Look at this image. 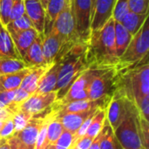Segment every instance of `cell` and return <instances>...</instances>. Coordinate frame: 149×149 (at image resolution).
Returning <instances> with one entry per match:
<instances>
[{
    "label": "cell",
    "mask_w": 149,
    "mask_h": 149,
    "mask_svg": "<svg viewBox=\"0 0 149 149\" xmlns=\"http://www.w3.org/2000/svg\"><path fill=\"white\" fill-rule=\"evenodd\" d=\"M106 132L100 142V149H123L118 139L116 138L113 130L110 127L106 118Z\"/></svg>",
    "instance_id": "28"
},
{
    "label": "cell",
    "mask_w": 149,
    "mask_h": 149,
    "mask_svg": "<svg viewBox=\"0 0 149 149\" xmlns=\"http://www.w3.org/2000/svg\"><path fill=\"white\" fill-rule=\"evenodd\" d=\"M52 65H43L38 67H31L30 72L23 79L20 87L21 89L27 92L29 94H32L36 92L38 84L42 78V76L46 72V71Z\"/></svg>",
    "instance_id": "18"
},
{
    "label": "cell",
    "mask_w": 149,
    "mask_h": 149,
    "mask_svg": "<svg viewBox=\"0 0 149 149\" xmlns=\"http://www.w3.org/2000/svg\"><path fill=\"white\" fill-rule=\"evenodd\" d=\"M67 43L68 42H66L60 35L54 31H51L49 34L43 37L42 52L47 65L54 64L58 52L62 49L63 45Z\"/></svg>",
    "instance_id": "12"
},
{
    "label": "cell",
    "mask_w": 149,
    "mask_h": 149,
    "mask_svg": "<svg viewBox=\"0 0 149 149\" xmlns=\"http://www.w3.org/2000/svg\"><path fill=\"white\" fill-rule=\"evenodd\" d=\"M98 108H93L87 111L84 112H79V113H63L56 116H49L50 118H54L59 120V122L62 124L65 130L72 133L76 134L80 126L83 124L85 120L93 112H95Z\"/></svg>",
    "instance_id": "13"
},
{
    "label": "cell",
    "mask_w": 149,
    "mask_h": 149,
    "mask_svg": "<svg viewBox=\"0 0 149 149\" xmlns=\"http://www.w3.org/2000/svg\"><path fill=\"white\" fill-rule=\"evenodd\" d=\"M93 139H91L86 135L83 137H80L79 139L77 140V141L74 144V148L75 149H89V147L92 143V141Z\"/></svg>",
    "instance_id": "41"
},
{
    "label": "cell",
    "mask_w": 149,
    "mask_h": 149,
    "mask_svg": "<svg viewBox=\"0 0 149 149\" xmlns=\"http://www.w3.org/2000/svg\"><path fill=\"white\" fill-rule=\"evenodd\" d=\"M129 11L128 0H117L113 11V17L116 22H121L125 15Z\"/></svg>",
    "instance_id": "32"
},
{
    "label": "cell",
    "mask_w": 149,
    "mask_h": 149,
    "mask_svg": "<svg viewBox=\"0 0 149 149\" xmlns=\"http://www.w3.org/2000/svg\"><path fill=\"white\" fill-rule=\"evenodd\" d=\"M106 132V122H104V125H103V127L102 129L100 131V133L93 138V140L92 141V143L89 147V149H100V142H101V140L104 136V134Z\"/></svg>",
    "instance_id": "42"
},
{
    "label": "cell",
    "mask_w": 149,
    "mask_h": 149,
    "mask_svg": "<svg viewBox=\"0 0 149 149\" xmlns=\"http://www.w3.org/2000/svg\"><path fill=\"white\" fill-rule=\"evenodd\" d=\"M69 149H75V148H74V147H72L71 148H69Z\"/></svg>",
    "instance_id": "47"
},
{
    "label": "cell",
    "mask_w": 149,
    "mask_h": 149,
    "mask_svg": "<svg viewBox=\"0 0 149 149\" xmlns=\"http://www.w3.org/2000/svg\"><path fill=\"white\" fill-rule=\"evenodd\" d=\"M13 0H0V23L6 26L10 23Z\"/></svg>",
    "instance_id": "33"
},
{
    "label": "cell",
    "mask_w": 149,
    "mask_h": 149,
    "mask_svg": "<svg viewBox=\"0 0 149 149\" xmlns=\"http://www.w3.org/2000/svg\"><path fill=\"white\" fill-rule=\"evenodd\" d=\"M85 51L86 44L79 42L73 45L65 53L56 58L55 62L59 63L58 79L55 86L57 100L61 99L76 78L87 69Z\"/></svg>",
    "instance_id": "2"
},
{
    "label": "cell",
    "mask_w": 149,
    "mask_h": 149,
    "mask_svg": "<svg viewBox=\"0 0 149 149\" xmlns=\"http://www.w3.org/2000/svg\"><path fill=\"white\" fill-rule=\"evenodd\" d=\"M48 119V124L46 127V138H45V147L47 148L50 144L54 143L64 131V127L58 120L54 118H50L46 115Z\"/></svg>",
    "instance_id": "26"
},
{
    "label": "cell",
    "mask_w": 149,
    "mask_h": 149,
    "mask_svg": "<svg viewBox=\"0 0 149 149\" xmlns=\"http://www.w3.org/2000/svg\"><path fill=\"white\" fill-rule=\"evenodd\" d=\"M27 67V65L22 59L0 58V75L12 73Z\"/></svg>",
    "instance_id": "27"
},
{
    "label": "cell",
    "mask_w": 149,
    "mask_h": 149,
    "mask_svg": "<svg viewBox=\"0 0 149 149\" xmlns=\"http://www.w3.org/2000/svg\"><path fill=\"white\" fill-rule=\"evenodd\" d=\"M31 118L32 116L31 114L21 110H17L16 113H13L12 120L14 124V136L16 135L17 133H18L26 126V124Z\"/></svg>",
    "instance_id": "31"
},
{
    "label": "cell",
    "mask_w": 149,
    "mask_h": 149,
    "mask_svg": "<svg viewBox=\"0 0 149 149\" xmlns=\"http://www.w3.org/2000/svg\"><path fill=\"white\" fill-rule=\"evenodd\" d=\"M117 68L100 69L92 79L88 89V99L96 100L105 96H113L116 88Z\"/></svg>",
    "instance_id": "5"
},
{
    "label": "cell",
    "mask_w": 149,
    "mask_h": 149,
    "mask_svg": "<svg viewBox=\"0 0 149 149\" xmlns=\"http://www.w3.org/2000/svg\"><path fill=\"white\" fill-rule=\"evenodd\" d=\"M140 128L141 139L145 149H148L149 143V122L141 114H140Z\"/></svg>",
    "instance_id": "37"
},
{
    "label": "cell",
    "mask_w": 149,
    "mask_h": 149,
    "mask_svg": "<svg viewBox=\"0 0 149 149\" xmlns=\"http://www.w3.org/2000/svg\"><path fill=\"white\" fill-rule=\"evenodd\" d=\"M140 113L149 121V95L142 98L137 104H136Z\"/></svg>",
    "instance_id": "40"
},
{
    "label": "cell",
    "mask_w": 149,
    "mask_h": 149,
    "mask_svg": "<svg viewBox=\"0 0 149 149\" xmlns=\"http://www.w3.org/2000/svg\"><path fill=\"white\" fill-rule=\"evenodd\" d=\"M72 3L73 0H65V5L58 15L51 31L60 35L68 43L80 42L76 31Z\"/></svg>",
    "instance_id": "6"
},
{
    "label": "cell",
    "mask_w": 149,
    "mask_h": 149,
    "mask_svg": "<svg viewBox=\"0 0 149 149\" xmlns=\"http://www.w3.org/2000/svg\"><path fill=\"white\" fill-rule=\"evenodd\" d=\"M44 124V118H36L32 117L26 126L16 134L17 137L27 148V149H34L35 143L40 131L42 125Z\"/></svg>",
    "instance_id": "15"
},
{
    "label": "cell",
    "mask_w": 149,
    "mask_h": 149,
    "mask_svg": "<svg viewBox=\"0 0 149 149\" xmlns=\"http://www.w3.org/2000/svg\"><path fill=\"white\" fill-rule=\"evenodd\" d=\"M10 149H27L25 145L16 136H13L8 140Z\"/></svg>",
    "instance_id": "43"
},
{
    "label": "cell",
    "mask_w": 149,
    "mask_h": 149,
    "mask_svg": "<svg viewBox=\"0 0 149 149\" xmlns=\"http://www.w3.org/2000/svg\"><path fill=\"white\" fill-rule=\"evenodd\" d=\"M78 138L76 134L64 129L58 139L52 144H50L46 149H69L74 146Z\"/></svg>",
    "instance_id": "29"
},
{
    "label": "cell",
    "mask_w": 149,
    "mask_h": 149,
    "mask_svg": "<svg viewBox=\"0 0 149 149\" xmlns=\"http://www.w3.org/2000/svg\"><path fill=\"white\" fill-rule=\"evenodd\" d=\"M48 124V119L44 118V124L42 125L40 131L38 133L34 149H46L45 147V138H46V127Z\"/></svg>",
    "instance_id": "38"
},
{
    "label": "cell",
    "mask_w": 149,
    "mask_h": 149,
    "mask_svg": "<svg viewBox=\"0 0 149 149\" xmlns=\"http://www.w3.org/2000/svg\"><path fill=\"white\" fill-rule=\"evenodd\" d=\"M149 23L148 18L144 22L141 28L133 36L130 43L123 54L119 58V64L116 67H131L148 56Z\"/></svg>",
    "instance_id": "4"
},
{
    "label": "cell",
    "mask_w": 149,
    "mask_h": 149,
    "mask_svg": "<svg viewBox=\"0 0 149 149\" xmlns=\"http://www.w3.org/2000/svg\"><path fill=\"white\" fill-rule=\"evenodd\" d=\"M148 18V13L146 14H137L132 11H128L120 24L134 36L143 25L144 22Z\"/></svg>",
    "instance_id": "23"
},
{
    "label": "cell",
    "mask_w": 149,
    "mask_h": 149,
    "mask_svg": "<svg viewBox=\"0 0 149 149\" xmlns=\"http://www.w3.org/2000/svg\"><path fill=\"white\" fill-rule=\"evenodd\" d=\"M3 120H0V130H1V127H2V126H3Z\"/></svg>",
    "instance_id": "46"
},
{
    "label": "cell",
    "mask_w": 149,
    "mask_h": 149,
    "mask_svg": "<svg viewBox=\"0 0 149 149\" xmlns=\"http://www.w3.org/2000/svg\"><path fill=\"white\" fill-rule=\"evenodd\" d=\"M24 15H25L24 0H13L10 16V22L17 19Z\"/></svg>",
    "instance_id": "35"
},
{
    "label": "cell",
    "mask_w": 149,
    "mask_h": 149,
    "mask_svg": "<svg viewBox=\"0 0 149 149\" xmlns=\"http://www.w3.org/2000/svg\"><path fill=\"white\" fill-rule=\"evenodd\" d=\"M43 34H39L32 44L28 48L24 57L23 58V61L27 65L28 67H38L43 65H47L42 52V40Z\"/></svg>",
    "instance_id": "16"
},
{
    "label": "cell",
    "mask_w": 149,
    "mask_h": 149,
    "mask_svg": "<svg viewBox=\"0 0 149 149\" xmlns=\"http://www.w3.org/2000/svg\"><path fill=\"white\" fill-rule=\"evenodd\" d=\"M0 149H10L8 140L0 138Z\"/></svg>",
    "instance_id": "44"
},
{
    "label": "cell",
    "mask_w": 149,
    "mask_h": 149,
    "mask_svg": "<svg viewBox=\"0 0 149 149\" xmlns=\"http://www.w3.org/2000/svg\"><path fill=\"white\" fill-rule=\"evenodd\" d=\"M65 0H50L45 9V30L44 36L50 33L52 29L53 24L63 9Z\"/></svg>",
    "instance_id": "22"
},
{
    "label": "cell",
    "mask_w": 149,
    "mask_h": 149,
    "mask_svg": "<svg viewBox=\"0 0 149 149\" xmlns=\"http://www.w3.org/2000/svg\"><path fill=\"white\" fill-rule=\"evenodd\" d=\"M85 58L87 68L116 67L119 57L115 46V20L112 17L100 29L91 31L86 43Z\"/></svg>",
    "instance_id": "1"
},
{
    "label": "cell",
    "mask_w": 149,
    "mask_h": 149,
    "mask_svg": "<svg viewBox=\"0 0 149 149\" xmlns=\"http://www.w3.org/2000/svg\"><path fill=\"white\" fill-rule=\"evenodd\" d=\"M93 2H94V0H93Z\"/></svg>",
    "instance_id": "48"
},
{
    "label": "cell",
    "mask_w": 149,
    "mask_h": 149,
    "mask_svg": "<svg viewBox=\"0 0 149 149\" xmlns=\"http://www.w3.org/2000/svg\"><path fill=\"white\" fill-rule=\"evenodd\" d=\"M39 1H40V3H41L42 6L44 7V9L45 10V9H46V7H47V5H48V3L50 2V0H39Z\"/></svg>",
    "instance_id": "45"
},
{
    "label": "cell",
    "mask_w": 149,
    "mask_h": 149,
    "mask_svg": "<svg viewBox=\"0 0 149 149\" xmlns=\"http://www.w3.org/2000/svg\"><path fill=\"white\" fill-rule=\"evenodd\" d=\"M100 69H90L87 68L82 72L76 79L72 83L71 86L67 90L66 93L59 100H57L55 103L58 105H64L69 102L84 100L88 99V89L90 83L93 77L99 72Z\"/></svg>",
    "instance_id": "7"
},
{
    "label": "cell",
    "mask_w": 149,
    "mask_h": 149,
    "mask_svg": "<svg viewBox=\"0 0 149 149\" xmlns=\"http://www.w3.org/2000/svg\"><path fill=\"white\" fill-rule=\"evenodd\" d=\"M5 27L8 31H21L33 28L32 24L26 14L16 20L10 21Z\"/></svg>",
    "instance_id": "30"
},
{
    "label": "cell",
    "mask_w": 149,
    "mask_h": 149,
    "mask_svg": "<svg viewBox=\"0 0 149 149\" xmlns=\"http://www.w3.org/2000/svg\"><path fill=\"white\" fill-rule=\"evenodd\" d=\"M30 70L31 67H27L12 73L0 75V91H10L18 89L23 79L28 74Z\"/></svg>",
    "instance_id": "21"
},
{
    "label": "cell",
    "mask_w": 149,
    "mask_h": 149,
    "mask_svg": "<svg viewBox=\"0 0 149 149\" xmlns=\"http://www.w3.org/2000/svg\"><path fill=\"white\" fill-rule=\"evenodd\" d=\"M105 120H106V108L97 109L85 135L91 139H93L102 129Z\"/></svg>",
    "instance_id": "25"
},
{
    "label": "cell",
    "mask_w": 149,
    "mask_h": 149,
    "mask_svg": "<svg viewBox=\"0 0 149 149\" xmlns=\"http://www.w3.org/2000/svg\"><path fill=\"white\" fill-rule=\"evenodd\" d=\"M12 115L9 116L3 120V126L0 130V138L9 140L10 138L14 136V124H13Z\"/></svg>",
    "instance_id": "36"
},
{
    "label": "cell",
    "mask_w": 149,
    "mask_h": 149,
    "mask_svg": "<svg viewBox=\"0 0 149 149\" xmlns=\"http://www.w3.org/2000/svg\"><path fill=\"white\" fill-rule=\"evenodd\" d=\"M125 100L126 97L114 92L106 108V118L113 131L118 127L124 118L126 112Z\"/></svg>",
    "instance_id": "11"
},
{
    "label": "cell",
    "mask_w": 149,
    "mask_h": 149,
    "mask_svg": "<svg viewBox=\"0 0 149 149\" xmlns=\"http://www.w3.org/2000/svg\"><path fill=\"white\" fill-rule=\"evenodd\" d=\"M72 7L77 35L79 41L86 44L91 33L93 0H73Z\"/></svg>",
    "instance_id": "8"
},
{
    "label": "cell",
    "mask_w": 149,
    "mask_h": 149,
    "mask_svg": "<svg viewBox=\"0 0 149 149\" xmlns=\"http://www.w3.org/2000/svg\"><path fill=\"white\" fill-rule=\"evenodd\" d=\"M117 0H94L91 31L100 29L113 16Z\"/></svg>",
    "instance_id": "10"
},
{
    "label": "cell",
    "mask_w": 149,
    "mask_h": 149,
    "mask_svg": "<svg viewBox=\"0 0 149 149\" xmlns=\"http://www.w3.org/2000/svg\"><path fill=\"white\" fill-rule=\"evenodd\" d=\"M125 115L113 131L123 149H145L141 139L140 112L135 103L126 98Z\"/></svg>",
    "instance_id": "3"
},
{
    "label": "cell",
    "mask_w": 149,
    "mask_h": 149,
    "mask_svg": "<svg viewBox=\"0 0 149 149\" xmlns=\"http://www.w3.org/2000/svg\"><path fill=\"white\" fill-rule=\"evenodd\" d=\"M57 100V92L45 93H34L31 94L19 107L17 110L24 111L32 117L48 109Z\"/></svg>",
    "instance_id": "9"
},
{
    "label": "cell",
    "mask_w": 149,
    "mask_h": 149,
    "mask_svg": "<svg viewBox=\"0 0 149 149\" xmlns=\"http://www.w3.org/2000/svg\"><path fill=\"white\" fill-rule=\"evenodd\" d=\"M0 58L21 59L13 39L4 25L0 23Z\"/></svg>",
    "instance_id": "20"
},
{
    "label": "cell",
    "mask_w": 149,
    "mask_h": 149,
    "mask_svg": "<svg viewBox=\"0 0 149 149\" xmlns=\"http://www.w3.org/2000/svg\"><path fill=\"white\" fill-rule=\"evenodd\" d=\"M9 33L10 34L13 39L14 45L22 60L30 45L39 35L34 28H31L21 31H9Z\"/></svg>",
    "instance_id": "17"
},
{
    "label": "cell",
    "mask_w": 149,
    "mask_h": 149,
    "mask_svg": "<svg viewBox=\"0 0 149 149\" xmlns=\"http://www.w3.org/2000/svg\"><path fill=\"white\" fill-rule=\"evenodd\" d=\"M25 14L38 34L44 35L45 10L39 0H24Z\"/></svg>",
    "instance_id": "14"
},
{
    "label": "cell",
    "mask_w": 149,
    "mask_h": 149,
    "mask_svg": "<svg viewBox=\"0 0 149 149\" xmlns=\"http://www.w3.org/2000/svg\"><path fill=\"white\" fill-rule=\"evenodd\" d=\"M16 90L0 91V108H8L13 102Z\"/></svg>",
    "instance_id": "39"
},
{
    "label": "cell",
    "mask_w": 149,
    "mask_h": 149,
    "mask_svg": "<svg viewBox=\"0 0 149 149\" xmlns=\"http://www.w3.org/2000/svg\"><path fill=\"white\" fill-rule=\"evenodd\" d=\"M129 11L137 14L148 13L149 0H128Z\"/></svg>",
    "instance_id": "34"
},
{
    "label": "cell",
    "mask_w": 149,
    "mask_h": 149,
    "mask_svg": "<svg viewBox=\"0 0 149 149\" xmlns=\"http://www.w3.org/2000/svg\"><path fill=\"white\" fill-rule=\"evenodd\" d=\"M132 38L133 35L120 22L115 21V46L116 53L119 58L125 52Z\"/></svg>",
    "instance_id": "24"
},
{
    "label": "cell",
    "mask_w": 149,
    "mask_h": 149,
    "mask_svg": "<svg viewBox=\"0 0 149 149\" xmlns=\"http://www.w3.org/2000/svg\"><path fill=\"white\" fill-rule=\"evenodd\" d=\"M58 70H59V63L55 62L40 79L35 93H45L55 91Z\"/></svg>",
    "instance_id": "19"
}]
</instances>
